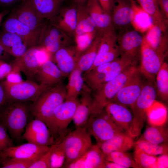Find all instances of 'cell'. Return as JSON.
<instances>
[{
  "label": "cell",
  "mask_w": 168,
  "mask_h": 168,
  "mask_svg": "<svg viewBox=\"0 0 168 168\" xmlns=\"http://www.w3.org/2000/svg\"><path fill=\"white\" fill-rule=\"evenodd\" d=\"M30 107L26 102L7 101L0 110V121L16 142L23 139Z\"/></svg>",
  "instance_id": "6da1fadb"
},
{
  "label": "cell",
  "mask_w": 168,
  "mask_h": 168,
  "mask_svg": "<svg viewBox=\"0 0 168 168\" xmlns=\"http://www.w3.org/2000/svg\"><path fill=\"white\" fill-rule=\"evenodd\" d=\"M66 86L62 82L43 91L30 106V112L48 126L56 109L66 99Z\"/></svg>",
  "instance_id": "7a4b0ae2"
},
{
  "label": "cell",
  "mask_w": 168,
  "mask_h": 168,
  "mask_svg": "<svg viewBox=\"0 0 168 168\" xmlns=\"http://www.w3.org/2000/svg\"><path fill=\"white\" fill-rule=\"evenodd\" d=\"M138 69L136 63L129 65L116 77L94 91L92 95L91 115L96 114L102 112Z\"/></svg>",
  "instance_id": "3957f363"
},
{
  "label": "cell",
  "mask_w": 168,
  "mask_h": 168,
  "mask_svg": "<svg viewBox=\"0 0 168 168\" xmlns=\"http://www.w3.org/2000/svg\"><path fill=\"white\" fill-rule=\"evenodd\" d=\"M157 95L155 81L147 79L144 82L139 96L130 107L133 116L131 131L132 138L140 134L146 119L147 112L156 101Z\"/></svg>",
  "instance_id": "277c9868"
},
{
  "label": "cell",
  "mask_w": 168,
  "mask_h": 168,
  "mask_svg": "<svg viewBox=\"0 0 168 168\" xmlns=\"http://www.w3.org/2000/svg\"><path fill=\"white\" fill-rule=\"evenodd\" d=\"M79 102L77 98L65 100L54 110L47 126L54 144L61 142L69 132L68 126L73 120Z\"/></svg>",
  "instance_id": "5b68a950"
},
{
  "label": "cell",
  "mask_w": 168,
  "mask_h": 168,
  "mask_svg": "<svg viewBox=\"0 0 168 168\" xmlns=\"http://www.w3.org/2000/svg\"><path fill=\"white\" fill-rule=\"evenodd\" d=\"M62 142L65 153L63 168L77 160L93 145L91 136L84 127L77 128L69 132Z\"/></svg>",
  "instance_id": "8992f818"
},
{
  "label": "cell",
  "mask_w": 168,
  "mask_h": 168,
  "mask_svg": "<svg viewBox=\"0 0 168 168\" xmlns=\"http://www.w3.org/2000/svg\"><path fill=\"white\" fill-rule=\"evenodd\" d=\"M2 83L5 91L6 101L33 102L43 91L50 87L30 80L15 83L5 80Z\"/></svg>",
  "instance_id": "52a82bcc"
},
{
  "label": "cell",
  "mask_w": 168,
  "mask_h": 168,
  "mask_svg": "<svg viewBox=\"0 0 168 168\" xmlns=\"http://www.w3.org/2000/svg\"><path fill=\"white\" fill-rule=\"evenodd\" d=\"M85 128L97 143L104 142L117 135L125 133L114 124L104 109L97 114L91 115Z\"/></svg>",
  "instance_id": "ba28073f"
},
{
  "label": "cell",
  "mask_w": 168,
  "mask_h": 168,
  "mask_svg": "<svg viewBox=\"0 0 168 168\" xmlns=\"http://www.w3.org/2000/svg\"><path fill=\"white\" fill-rule=\"evenodd\" d=\"M73 39L48 21L39 38L38 46L44 47L52 55L63 47L72 45Z\"/></svg>",
  "instance_id": "9c48e42d"
},
{
  "label": "cell",
  "mask_w": 168,
  "mask_h": 168,
  "mask_svg": "<svg viewBox=\"0 0 168 168\" xmlns=\"http://www.w3.org/2000/svg\"><path fill=\"white\" fill-rule=\"evenodd\" d=\"M12 15L27 26L37 39L48 21L40 17L27 0L22 1L13 11Z\"/></svg>",
  "instance_id": "30bf717a"
},
{
  "label": "cell",
  "mask_w": 168,
  "mask_h": 168,
  "mask_svg": "<svg viewBox=\"0 0 168 168\" xmlns=\"http://www.w3.org/2000/svg\"><path fill=\"white\" fill-rule=\"evenodd\" d=\"M140 54L141 61L139 68L140 72L146 79L155 81L156 75L164 62L165 58L149 46L143 39Z\"/></svg>",
  "instance_id": "8fae6325"
},
{
  "label": "cell",
  "mask_w": 168,
  "mask_h": 168,
  "mask_svg": "<svg viewBox=\"0 0 168 168\" xmlns=\"http://www.w3.org/2000/svg\"><path fill=\"white\" fill-rule=\"evenodd\" d=\"M139 68L119 91L111 102L130 107L140 95L144 81Z\"/></svg>",
  "instance_id": "7c38bea8"
},
{
  "label": "cell",
  "mask_w": 168,
  "mask_h": 168,
  "mask_svg": "<svg viewBox=\"0 0 168 168\" xmlns=\"http://www.w3.org/2000/svg\"><path fill=\"white\" fill-rule=\"evenodd\" d=\"M49 147L28 142L20 145L13 146L0 152V158H15L33 163L45 153Z\"/></svg>",
  "instance_id": "4fadbf2b"
},
{
  "label": "cell",
  "mask_w": 168,
  "mask_h": 168,
  "mask_svg": "<svg viewBox=\"0 0 168 168\" xmlns=\"http://www.w3.org/2000/svg\"><path fill=\"white\" fill-rule=\"evenodd\" d=\"M22 139L28 142L41 146H50L54 144L46 124L42 120L36 118L26 125Z\"/></svg>",
  "instance_id": "5bb4252c"
},
{
  "label": "cell",
  "mask_w": 168,
  "mask_h": 168,
  "mask_svg": "<svg viewBox=\"0 0 168 168\" xmlns=\"http://www.w3.org/2000/svg\"><path fill=\"white\" fill-rule=\"evenodd\" d=\"M104 110L117 126L131 137L133 120L132 111L127 107L113 102L109 103Z\"/></svg>",
  "instance_id": "9a60e30c"
},
{
  "label": "cell",
  "mask_w": 168,
  "mask_h": 168,
  "mask_svg": "<svg viewBox=\"0 0 168 168\" xmlns=\"http://www.w3.org/2000/svg\"><path fill=\"white\" fill-rule=\"evenodd\" d=\"M77 4L62 6L57 15L49 21L74 40L77 22Z\"/></svg>",
  "instance_id": "2e32d148"
},
{
  "label": "cell",
  "mask_w": 168,
  "mask_h": 168,
  "mask_svg": "<svg viewBox=\"0 0 168 168\" xmlns=\"http://www.w3.org/2000/svg\"><path fill=\"white\" fill-rule=\"evenodd\" d=\"M79 57L75 45L72 44L59 49L53 55L51 59L66 77L77 68Z\"/></svg>",
  "instance_id": "e0dca14e"
},
{
  "label": "cell",
  "mask_w": 168,
  "mask_h": 168,
  "mask_svg": "<svg viewBox=\"0 0 168 168\" xmlns=\"http://www.w3.org/2000/svg\"><path fill=\"white\" fill-rule=\"evenodd\" d=\"M38 46L30 48L21 57L16 58L12 66L22 72L28 79L33 81L41 65L37 56Z\"/></svg>",
  "instance_id": "ac0fdd59"
},
{
  "label": "cell",
  "mask_w": 168,
  "mask_h": 168,
  "mask_svg": "<svg viewBox=\"0 0 168 168\" xmlns=\"http://www.w3.org/2000/svg\"><path fill=\"white\" fill-rule=\"evenodd\" d=\"M143 40V37L136 30L125 32L118 38L120 55L137 60Z\"/></svg>",
  "instance_id": "d6986e66"
},
{
  "label": "cell",
  "mask_w": 168,
  "mask_h": 168,
  "mask_svg": "<svg viewBox=\"0 0 168 168\" xmlns=\"http://www.w3.org/2000/svg\"><path fill=\"white\" fill-rule=\"evenodd\" d=\"M86 10L95 23L99 34L114 28L111 15L102 9L98 0H88L86 4Z\"/></svg>",
  "instance_id": "ffe728a7"
},
{
  "label": "cell",
  "mask_w": 168,
  "mask_h": 168,
  "mask_svg": "<svg viewBox=\"0 0 168 168\" xmlns=\"http://www.w3.org/2000/svg\"><path fill=\"white\" fill-rule=\"evenodd\" d=\"M2 27L3 31L20 36L28 49L38 46V41L29 28L11 14L5 21Z\"/></svg>",
  "instance_id": "44dd1931"
},
{
  "label": "cell",
  "mask_w": 168,
  "mask_h": 168,
  "mask_svg": "<svg viewBox=\"0 0 168 168\" xmlns=\"http://www.w3.org/2000/svg\"><path fill=\"white\" fill-rule=\"evenodd\" d=\"M104 155L99 146L92 145L81 157L68 165V168H105Z\"/></svg>",
  "instance_id": "7402d4cb"
},
{
  "label": "cell",
  "mask_w": 168,
  "mask_h": 168,
  "mask_svg": "<svg viewBox=\"0 0 168 168\" xmlns=\"http://www.w3.org/2000/svg\"><path fill=\"white\" fill-rule=\"evenodd\" d=\"M76 109L72 121L76 128L85 127L91 114V91L86 85Z\"/></svg>",
  "instance_id": "603a6c76"
},
{
  "label": "cell",
  "mask_w": 168,
  "mask_h": 168,
  "mask_svg": "<svg viewBox=\"0 0 168 168\" xmlns=\"http://www.w3.org/2000/svg\"><path fill=\"white\" fill-rule=\"evenodd\" d=\"M64 77L54 62L49 60L41 65L35 78L40 83L51 87L62 82Z\"/></svg>",
  "instance_id": "cb8c5ba5"
},
{
  "label": "cell",
  "mask_w": 168,
  "mask_h": 168,
  "mask_svg": "<svg viewBox=\"0 0 168 168\" xmlns=\"http://www.w3.org/2000/svg\"><path fill=\"white\" fill-rule=\"evenodd\" d=\"M165 32L159 26L154 25L143 37L149 46L164 58L166 55L168 48V39Z\"/></svg>",
  "instance_id": "d4e9b609"
},
{
  "label": "cell",
  "mask_w": 168,
  "mask_h": 168,
  "mask_svg": "<svg viewBox=\"0 0 168 168\" xmlns=\"http://www.w3.org/2000/svg\"><path fill=\"white\" fill-rule=\"evenodd\" d=\"M96 144L105 155L113 152H126L132 148L134 142L133 138L122 133Z\"/></svg>",
  "instance_id": "484cf974"
},
{
  "label": "cell",
  "mask_w": 168,
  "mask_h": 168,
  "mask_svg": "<svg viewBox=\"0 0 168 168\" xmlns=\"http://www.w3.org/2000/svg\"><path fill=\"white\" fill-rule=\"evenodd\" d=\"M37 14L47 21L58 13L65 0H27Z\"/></svg>",
  "instance_id": "4316f807"
},
{
  "label": "cell",
  "mask_w": 168,
  "mask_h": 168,
  "mask_svg": "<svg viewBox=\"0 0 168 168\" xmlns=\"http://www.w3.org/2000/svg\"><path fill=\"white\" fill-rule=\"evenodd\" d=\"M134 15V11L130 4L118 0L114 5L111 14L114 27H122L131 24Z\"/></svg>",
  "instance_id": "83f0119b"
},
{
  "label": "cell",
  "mask_w": 168,
  "mask_h": 168,
  "mask_svg": "<svg viewBox=\"0 0 168 168\" xmlns=\"http://www.w3.org/2000/svg\"><path fill=\"white\" fill-rule=\"evenodd\" d=\"M110 63L100 65L84 72L83 77L86 85L93 92L104 84L106 74L108 71Z\"/></svg>",
  "instance_id": "f1b7e54d"
},
{
  "label": "cell",
  "mask_w": 168,
  "mask_h": 168,
  "mask_svg": "<svg viewBox=\"0 0 168 168\" xmlns=\"http://www.w3.org/2000/svg\"><path fill=\"white\" fill-rule=\"evenodd\" d=\"M141 7L152 18L153 24L166 31L167 19L162 13L159 7L154 0H137Z\"/></svg>",
  "instance_id": "f546056e"
},
{
  "label": "cell",
  "mask_w": 168,
  "mask_h": 168,
  "mask_svg": "<svg viewBox=\"0 0 168 168\" xmlns=\"http://www.w3.org/2000/svg\"><path fill=\"white\" fill-rule=\"evenodd\" d=\"M100 39L101 36L98 34L91 45L79 57L77 68L82 72L88 71L92 66L97 56Z\"/></svg>",
  "instance_id": "4dcf8cb0"
},
{
  "label": "cell",
  "mask_w": 168,
  "mask_h": 168,
  "mask_svg": "<svg viewBox=\"0 0 168 168\" xmlns=\"http://www.w3.org/2000/svg\"><path fill=\"white\" fill-rule=\"evenodd\" d=\"M82 72L76 68L68 75V82L66 86L65 100L77 99L81 94L86 86Z\"/></svg>",
  "instance_id": "1f68e13d"
},
{
  "label": "cell",
  "mask_w": 168,
  "mask_h": 168,
  "mask_svg": "<svg viewBox=\"0 0 168 168\" xmlns=\"http://www.w3.org/2000/svg\"><path fill=\"white\" fill-rule=\"evenodd\" d=\"M86 4H77V22L74 36L85 33L97 31L95 23L86 10Z\"/></svg>",
  "instance_id": "d6a6232c"
},
{
  "label": "cell",
  "mask_w": 168,
  "mask_h": 168,
  "mask_svg": "<svg viewBox=\"0 0 168 168\" xmlns=\"http://www.w3.org/2000/svg\"><path fill=\"white\" fill-rule=\"evenodd\" d=\"M130 4L134 12L131 23L135 30L141 33L146 32L153 25L151 17L133 0H130Z\"/></svg>",
  "instance_id": "836d02e7"
},
{
  "label": "cell",
  "mask_w": 168,
  "mask_h": 168,
  "mask_svg": "<svg viewBox=\"0 0 168 168\" xmlns=\"http://www.w3.org/2000/svg\"><path fill=\"white\" fill-rule=\"evenodd\" d=\"M162 126L148 127L140 139L157 145L167 144V130Z\"/></svg>",
  "instance_id": "e575fe53"
},
{
  "label": "cell",
  "mask_w": 168,
  "mask_h": 168,
  "mask_svg": "<svg viewBox=\"0 0 168 168\" xmlns=\"http://www.w3.org/2000/svg\"><path fill=\"white\" fill-rule=\"evenodd\" d=\"M110 63L109 70L106 74L104 84L112 80L129 65L136 63L137 60L124 56H120Z\"/></svg>",
  "instance_id": "d590c367"
},
{
  "label": "cell",
  "mask_w": 168,
  "mask_h": 168,
  "mask_svg": "<svg viewBox=\"0 0 168 168\" xmlns=\"http://www.w3.org/2000/svg\"><path fill=\"white\" fill-rule=\"evenodd\" d=\"M167 118V112L164 105L156 102L148 110L146 119L150 125L160 126L163 125Z\"/></svg>",
  "instance_id": "8d00e7d4"
},
{
  "label": "cell",
  "mask_w": 168,
  "mask_h": 168,
  "mask_svg": "<svg viewBox=\"0 0 168 168\" xmlns=\"http://www.w3.org/2000/svg\"><path fill=\"white\" fill-rule=\"evenodd\" d=\"M155 87L157 95L163 100L168 98V65L164 62L155 77Z\"/></svg>",
  "instance_id": "74e56055"
},
{
  "label": "cell",
  "mask_w": 168,
  "mask_h": 168,
  "mask_svg": "<svg viewBox=\"0 0 168 168\" xmlns=\"http://www.w3.org/2000/svg\"><path fill=\"white\" fill-rule=\"evenodd\" d=\"M100 35V41L96 56L108 52L117 45V37L114 28L107 31Z\"/></svg>",
  "instance_id": "f35d334b"
},
{
  "label": "cell",
  "mask_w": 168,
  "mask_h": 168,
  "mask_svg": "<svg viewBox=\"0 0 168 168\" xmlns=\"http://www.w3.org/2000/svg\"><path fill=\"white\" fill-rule=\"evenodd\" d=\"M104 157L106 161L115 163L124 168H138L134 160L126 152H113L105 155Z\"/></svg>",
  "instance_id": "ab89813d"
},
{
  "label": "cell",
  "mask_w": 168,
  "mask_h": 168,
  "mask_svg": "<svg viewBox=\"0 0 168 168\" xmlns=\"http://www.w3.org/2000/svg\"><path fill=\"white\" fill-rule=\"evenodd\" d=\"M134 144L135 147L150 155L156 156L168 154L167 144L157 145L140 139L134 143Z\"/></svg>",
  "instance_id": "60d3db41"
},
{
  "label": "cell",
  "mask_w": 168,
  "mask_h": 168,
  "mask_svg": "<svg viewBox=\"0 0 168 168\" xmlns=\"http://www.w3.org/2000/svg\"><path fill=\"white\" fill-rule=\"evenodd\" d=\"M157 158L135 147L134 160L138 168H156Z\"/></svg>",
  "instance_id": "b9f144b4"
},
{
  "label": "cell",
  "mask_w": 168,
  "mask_h": 168,
  "mask_svg": "<svg viewBox=\"0 0 168 168\" xmlns=\"http://www.w3.org/2000/svg\"><path fill=\"white\" fill-rule=\"evenodd\" d=\"M98 34V31H96L74 36V43L79 56L91 45Z\"/></svg>",
  "instance_id": "7bdbcfd3"
},
{
  "label": "cell",
  "mask_w": 168,
  "mask_h": 168,
  "mask_svg": "<svg viewBox=\"0 0 168 168\" xmlns=\"http://www.w3.org/2000/svg\"><path fill=\"white\" fill-rule=\"evenodd\" d=\"M65 159V151L62 141L54 144L51 156L50 168L63 167Z\"/></svg>",
  "instance_id": "ee69618b"
},
{
  "label": "cell",
  "mask_w": 168,
  "mask_h": 168,
  "mask_svg": "<svg viewBox=\"0 0 168 168\" xmlns=\"http://www.w3.org/2000/svg\"><path fill=\"white\" fill-rule=\"evenodd\" d=\"M22 43L25 44L22 39L15 34L4 31L0 33V44L7 53L11 48Z\"/></svg>",
  "instance_id": "f6af8a7d"
},
{
  "label": "cell",
  "mask_w": 168,
  "mask_h": 168,
  "mask_svg": "<svg viewBox=\"0 0 168 168\" xmlns=\"http://www.w3.org/2000/svg\"><path fill=\"white\" fill-rule=\"evenodd\" d=\"M119 55V50L118 46L117 45L108 52L96 56L92 66L89 70L100 65L110 63L118 58Z\"/></svg>",
  "instance_id": "bcb514c9"
},
{
  "label": "cell",
  "mask_w": 168,
  "mask_h": 168,
  "mask_svg": "<svg viewBox=\"0 0 168 168\" xmlns=\"http://www.w3.org/2000/svg\"><path fill=\"white\" fill-rule=\"evenodd\" d=\"M0 168H29L33 162L31 161L10 158H0Z\"/></svg>",
  "instance_id": "7dc6e473"
},
{
  "label": "cell",
  "mask_w": 168,
  "mask_h": 168,
  "mask_svg": "<svg viewBox=\"0 0 168 168\" xmlns=\"http://www.w3.org/2000/svg\"><path fill=\"white\" fill-rule=\"evenodd\" d=\"M54 144L37 160L32 163L29 168H50V158Z\"/></svg>",
  "instance_id": "c3c4849f"
},
{
  "label": "cell",
  "mask_w": 168,
  "mask_h": 168,
  "mask_svg": "<svg viewBox=\"0 0 168 168\" xmlns=\"http://www.w3.org/2000/svg\"><path fill=\"white\" fill-rule=\"evenodd\" d=\"M7 131L5 126L0 121V152L14 146Z\"/></svg>",
  "instance_id": "681fc988"
},
{
  "label": "cell",
  "mask_w": 168,
  "mask_h": 168,
  "mask_svg": "<svg viewBox=\"0 0 168 168\" xmlns=\"http://www.w3.org/2000/svg\"><path fill=\"white\" fill-rule=\"evenodd\" d=\"M28 49L25 44L22 43L11 48L7 51V53L16 58L23 55Z\"/></svg>",
  "instance_id": "f907efd6"
},
{
  "label": "cell",
  "mask_w": 168,
  "mask_h": 168,
  "mask_svg": "<svg viewBox=\"0 0 168 168\" xmlns=\"http://www.w3.org/2000/svg\"><path fill=\"white\" fill-rule=\"evenodd\" d=\"M11 72L7 75L6 77V80L11 82H18L23 80L21 75V72L17 68L12 66Z\"/></svg>",
  "instance_id": "816d5d0a"
},
{
  "label": "cell",
  "mask_w": 168,
  "mask_h": 168,
  "mask_svg": "<svg viewBox=\"0 0 168 168\" xmlns=\"http://www.w3.org/2000/svg\"><path fill=\"white\" fill-rule=\"evenodd\" d=\"M12 69L11 64L6 63L3 60H0V80L6 78Z\"/></svg>",
  "instance_id": "f5cc1de1"
},
{
  "label": "cell",
  "mask_w": 168,
  "mask_h": 168,
  "mask_svg": "<svg viewBox=\"0 0 168 168\" xmlns=\"http://www.w3.org/2000/svg\"><path fill=\"white\" fill-rule=\"evenodd\" d=\"M103 10L111 15L114 4L113 0H98Z\"/></svg>",
  "instance_id": "db71d44e"
},
{
  "label": "cell",
  "mask_w": 168,
  "mask_h": 168,
  "mask_svg": "<svg viewBox=\"0 0 168 168\" xmlns=\"http://www.w3.org/2000/svg\"><path fill=\"white\" fill-rule=\"evenodd\" d=\"M168 167V154L162 155L157 157L156 162V168H165Z\"/></svg>",
  "instance_id": "11a10c76"
},
{
  "label": "cell",
  "mask_w": 168,
  "mask_h": 168,
  "mask_svg": "<svg viewBox=\"0 0 168 168\" xmlns=\"http://www.w3.org/2000/svg\"><path fill=\"white\" fill-rule=\"evenodd\" d=\"M159 6L162 13L168 19V0H161Z\"/></svg>",
  "instance_id": "9f6ffc18"
},
{
  "label": "cell",
  "mask_w": 168,
  "mask_h": 168,
  "mask_svg": "<svg viewBox=\"0 0 168 168\" xmlns=\"http://www.w3.org/2000/svg\"><path fill=\"white\" fill-rule=\"evenodd\" d=\"M6 101V97L4 87L0 82V110Z\"/></svg>",
  "instance_id": "6f0895ef"
},
{
  "label": "cell",
  "mask_w": 168,
  "mask_h": 168,
  "mask_svg": "<svg viewBox=\"0 0 168 168\" xmlns=\"http://www.w3.org/2000/svg\"><path fill=\"white\" fill-rule=\"evenodd\" d=\"M124 168L122 166L113 162L105 161V168Z\"/></svg>",
  "instance_id": "680465c9"
},
{
  "label": "cell",
  "mask_w": 168,
  "mask_h": 168,
  "mask_svg": "<svg viewBox=\"0 0 168 168\" xmlns=\"http://www.w3.org/2000/svg\"><path fill=\"white\" fill-rule=\"evenodd\" d=\"M20 0H0V5L3 6H9L14 4ZM22 1L25 0H21Z\"/></svg>",
  "instance_id": "91938a15"
},
{
  "label": "cell",
  "mask_w": 168,
  "mask_h": 168,
  "mask_svg": "<svg viewBox=\"0 0 168 168\" xmlns=\"http://www.w3.org/2000/svg\"><path fill=\"white\" fill-rule=\"evenodd\" d=\"M9 55L0 44V60H3L4 59L7 58Z\"/></svg>",
  "instance_id": "94428289"
},
{
  "label": "cell",
  "mask_w": 168,
  "mask_h": 168,
  "mask_svg": "<svg viewBox=\"0 0 168 168\" xmlns=\"http://www.w3.org/2000/svg\"><path fill=\"white\" fill-rule=\"evenodd\" d=\"M88 0H70L71 3L76 4H86Z\"/></svg>",
  "instance_id": "6125c7cd"
},
{
  "label": "cell",
  "mask_w": 168,
  "mask_h": 168,
  "mask_svg": "<svg viewBox=\"0 0 168 168\" xmlns=\"http://www.w3.org/2000/svg\"><path fill=\"white\" fill-rule=\"evenodd\" d=\"M8 11L7 10H5L0 12V24L3 18L8 13Z\"/></svg>",
  "instance_id": "be15d7a7"
},
{
  "label": "cell",
  "mask_w": 168,
  "mask_h": 168,
  "mask_svg": "<svg viewBox=\"0 0 168 168\" xmlns=\"http://www.w3.org/2000/svg\"><path fill=\"white\" fill-rule=\"evenodd\" d=\"M154 0L159 5L161 0Z\"/></svg>",
  "instance_id": "e7e4bbea"
}]
</instances>
